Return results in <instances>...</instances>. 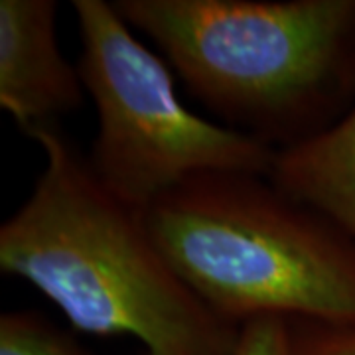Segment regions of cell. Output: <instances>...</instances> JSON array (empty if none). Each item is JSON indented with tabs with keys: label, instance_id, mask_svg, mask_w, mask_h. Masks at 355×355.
Returning a JSON list of instances; mask_svg holds the SVG:
<instances>
[{
	"label": "cell",
	"instance_id": "cell-1",
	"mask_svg": "<svg viewBox=\"0 0 355 355\" xmlns=\"http://www.w3.org/2000/svg\"><path fill=\"white\" fill-rule=\"evenodd\" d=\"M26 137L46 166L0 225V270L36 286L77 331L135 336L146 355H237L241 326L184 282L144 211L103 186L64 128L46 123Z\"/></svg>",
	"mask_w": 355,
	"mask_h": 355
},
{
	"label": "cell",
	"instance_id": "cell-2",
	"mask_svg": "<svg viewBox=\"0 0 355 355\" xmlns=\"http://www.w3.org/2000/svg\"><path fill=\"white\" fill-rule=\"evenodd\" d=\"M216 123L284 150L355 103V0H114Z\"/></svg>",
	"mask_w": 355,
	"mask_h": 355
},
{
	"label": "cell",
	"instance_id": "cell-3",
	"mask_svg": "<svg viewBox=\"0 0 355 355\" xmlns=\"http://www.w3.org/2000/svg\"><path fill=\"white\" fill-rule=\"evenodd\" d=\"M144 217L174 270L227 322L355 328V241L265 174H198Z\"/></svg>",
	"mask_w": 355,
	"mask_h": 355
},
{
	"label": "cell",
	"instance_id": "cell-4",
	"mask_svg": "<svg viewBox=\"0 0 355 355\" xmlns=\"http://www.w3.org/2000/svg\"><path fill=\"white\" fill-rule=\"evenodd\" d=\"M71 6L81 36L77 67L97 111L87 160L114 198L146 211L198 174H270L277 150L190 111L172 67L132 34L113 2Z\"/></svg>",
	"mask_w": 355,
	"mask_h": 355
},
{
	"label": "cell",
	"instance_id": "cell-5",
	"mask_svg": "<svg viewBox=\"0 0 355 355\" xmlns=\"http://www.w3.org/2000/svg\"><path fill=\"white\" fill-rule=\"evenodd\" d=\"M79 67L58 40L55 0H0V107L22 132L85 103Z\"/></svg>",
	"mask_w": 355,
	"mask_h": 355
},
{
	"label": "cell",
	"instance_id": "cell-6",
	"mask_svg": "<svg viewBox=\"0 0 355 355\" xmlns=\"http://www.w3.org/2000/svg\"><path fill=\"white\" fill-rule=\"evenodd\" d=\"M268 178L326 214L355 241V103L322 135L279 150Z\"/></svg>",
	"mask_w": 355,
	"mask_h": 355
},
{
	"label": "cell",
	"instance_id": "cell-7",
	"mask_svg": "<svg viewBox=\"0 0 355 355\" xmlns=\"http://www.w3.org/2000/svg\"><path fill=\"white\" fill-rule=\"evenodd\" d=\"M0 355H89L71 334L36 310L0 316Z\"/></svg>",
	"mask_w": 355,
	"mask_h": 355
},
{
	"label": "cell",
	"instance_id": "cell-8",
	"mask_svg": "<svg viewBox=\"0 0 355 355\" xmlns=\"http://www.w3.org/2000/svg\"><path fill=\"white\" fill-rule=\"evenodd\" d=\"M291 355H355V328L288 320Z\"/></svg>",
	"mask_w": 355,
	"mask_h": 355
},
{
	"label": "cell",
	"instance_id": "cell-9",
	"mask_svg": "<svg viewBox=\"0 0 355 355\" xmlns=\"http://www.w3.org/2000/svg\"><path fill=\"white\" fill-rule=\"evenodd\" d=\"M237 355H291L288 320L263 316L243 324Z\"/></svg>",
	"mask_w": 355,
	"mask_h": 355
}]
</instances>
